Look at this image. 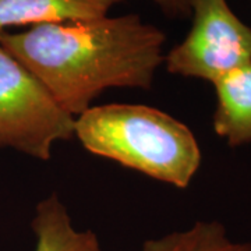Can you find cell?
Wrapping results in <instances>:
<instances>
[{
	"label": "cell",
	"mask_w": 251,
	"mask_h": 251,
	"mask_svg": "<svg viewBox=\"0 0 251 251\" xmlns=\"http://www.w3.org/2000/svg\"><path fill=\"white\" fill-rule=\"evenodd\" d=\"M74 135L91 153L179 188L191 183L202 159L187 126L145 105L91 106L75 119Z\"/></svg>",
	"instance_id": "7a4b0ae2"
},
{
	"label": "cell",
	"mask_w": 251,
	"mask_h": 251,
	"mask_svg": "<svg viewBox=\"0 0 251 251\" xmlns=\"http://www.w3.org/2000/svg\"><path fill=\"white\" fill-rule=\"evenodd\" d=\"M216 108L214 131L232 148L251 144V63L227 74L212 84Z\"/></svg>",
	"instance_id": "8992f818"
},
{
	"label": "cell",
	"mask_w": 251,
	"mask_h": 251,
	"mask_svg": "<svg viewBox=\"0 0 251 251\" xmlns=\"http://www.w3.org/2000/svg\"><path fill=\"white\" fill-rule=\"evenodd\" d=\"M74 127L75 117L0 45V148L49 161L53 144L73 138Z\"/></svg>",
	"instance_id": "3957f363"
},
{
	"label": "cell",
	"mask_w": 251,
	"mask_h": 251,
	"mask_svg": "<svg viewBox=\"0 0 251 251\" xmlns=\"http://www.w3.org/2000/svg\"><path fill=\"white\" fill-rule=\"evenodd\" d=\"M35 251H102L97 234L77 230L66 206L56 194L36 205L32 219Z\"/></svg>",
	"instance_id": "52a82bcc"
},
{
	"label": "cell",
	"mask_w": 251,
	"mask_h": 251,
	"mask_svg": "<svg viewBox=\"0 0 251 251\" xmlns=\"http://www.w3.org/2000/svg\"><path fill=\"white\" fill-rule=\"evenodd\" d=\"M165 41L162 29L137 14L0 34V45L72 116H80L112 87L150 90L155 72L165 62Z\"/></svg>",
	"instance_id": "6da1fadb"
},
{
	"label": "cell",
	"mask_w": 251,
	"mask_h": 251,
	"mask_svg": "<svg viewBox=\"0 0 251 251\" xmlns=\"http://www.w3.org/2000/svg\"><path fill=\"white\" fill-rule=\"evenodd\" d=\"M193 27L165 56L172 74L215 82L251 63V28L226 0H188Z\"/></svg>",
	"instance_id": "277c9868"
},
{
	"label": "cell",
	"mask_w": 251,
	"mask_h": 251,
	"mask_svg": "<svg viewBox=\"0 0 251 251\" xmlns=\"http://www.w3.org/2000/svg\"><path fill=\"white\" fill-rule=\"evenodd\" d=\"M123 0H0V34L9 27L87 21L105 17Z\"/></svg>",
	"instance_id": "5b68a950"
},
{
	"label": "cell",
	"mask_w": 251,
	"mask_h": 251,
	"mask_svg": "<svg viewBox=\"0 0 251 251\" xmlns=\"http://www.w3.org/2000/svg\"><path fill=\"white\" fill-rule=\"evenodd\" d=\"M153 1L169 17H188L190 16L188 0H153Z\"/></svg>",
	"instance_id": "9c48e42d"
},
{
	"label": "cell",
	"mask_w": 251,
	"mask_h": 251,
	"mask_svg": "<svg viewBox=\"0 0 251 251\" xmlns=\"http://www.w3.org/2000/svg\"><path fill=\"white\" fill-rule=\"evenodd\" d=\"M141 251H251V243L233 240L218 221H200L186 230L147 240Z\"/></svg>",
	"instance_id": "ba28073f"
}]
</instances>
